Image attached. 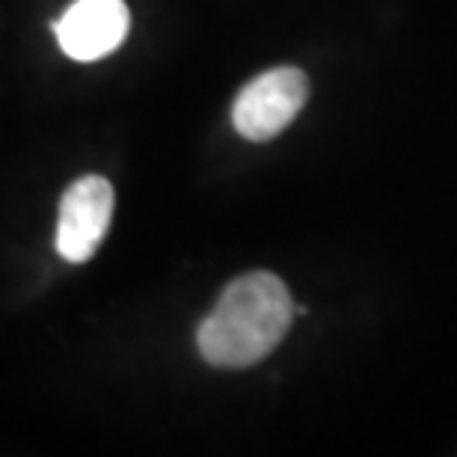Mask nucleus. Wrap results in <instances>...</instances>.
<instances>
[{
	"label": "nucleus",
	"mask_w": 457,
	"mask_h": 457,
	"mask_svg": "<svg viewBox=\"0 0 457 457\" xmlns=\"http://www.w3.org/2000/svg\"><path fill=\"white\" fill-rule=\"evenodd\" d=\"M295 321V303L277 273L232 279L196 330L199 356L217 369H250L277 351Z\"/></svg>",
	"instance_id": "obj_1"
},
{
	"label": "nucleus",
	"mask_w": 457,
	"mask_h": 457,
	"mask_svg": "<svg viewBox=\"0 0 457 457\" xmlns=\"http://www.w3.org/2000/svg\"><path fill=\"white\" fill-rule=\"evenodd\" d=\"M309 78L295 66H277L253 78L232 104L235 131L250 143H268L279 137L303 111Z\"/></svg>",
	"instance_id": "obj_2"
},
{
	"label": "nucleus",
	"mask_w": 457,
	"mask_h": 457,
	"mask_svg": "<svg viewBox=\"0 0 457 457\" xmlns=\"http://www.w3.org/2000/svg\"><path fill=\"white\" fill-rule=\"evenodd\" d=\"M113 187L102 176L71 181L60 199L57 253L71 264H84L102 246L113 220Z\"/></svg>",
	"instance_id": "obj_3"
},
{
	"label": "nucleus",
	"mask_w": 457,
	"mask_h": 457,
	"mask_svg": "<svg viewBox=\"0 0 457 457\" xmlns=\"http://www.w3.org/2000/svg\"><path fill=\"white\" fill-rule=\"evenodd\" d=\"M128 27H131V12L125 0H75L54 24V33L66 57L96 62L125 42Z\"/></svg>",
	"instance_id": "obj_4"
}]
</instances>
